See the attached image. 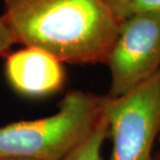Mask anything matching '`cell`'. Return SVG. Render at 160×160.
I'll list each match as a JSON object with an SVG mask.
<instances>
[{
	"label": "cell",
	"mask_w": 160,
	"mask_h": 160,
	"mask_svg": "<svg viewBox=\"0 0 160 160\" xmlns=\"http://www.w3.org/2000/svg\"><path fill=\"white\" fill-rule=\"evenodd\" d=\"M16 44L70 65L106 63L120 22L102 0H1Z\"/></svg>",
	"instance_id": "1"
},
{
	"label": "cell",
	"mask_w": 160,
	"mask_h": 160,
	"mask_svg": "<svg viewBox=\"0 0 160 160\" xmlns=\"http://www.w3.org/2000/svg\"><path fill=\"white\" fill-rule=\"evenodd\" d=\"M103 96L70 91L49 117L0 127V158L62 160L95 129Z\"/></svg>",
	"instance_id": "2"
},
{
	"label": "cell",
	"mask_w": 160,
	"mask_h": 160,
	"mask_svg": "<svg viewBox=\"0 0 160 160\" xmlns=\"http://www.w3.org/2000/svg\"><path fill=\"white\" fill-rule=\"evenodd\" d=\"M102 112L112 140L110 160H155L160 133V69L120 97L103 96Z\"/></svg>",
	"instance_id": "3"
},
{
	"label": "cell",
	"mask_w": 160,
	"mask_h": 160,
	"mask_svg": "<svg viewBox=\"0 0 160 160\" xmlns=\"http://www.w3.org/2000/svg\"><path fill=\"white\" fill-rule=\"evenodd\" d=\"M110 74L108 97H120L160 69V12H134L120 30L105 63Z\"/></svg>",
	"instance_id": "4"
},
{
	"label": "cell",
	"mask_w": 160,
	"mask_h": 160,
	"mask_svg": "<svg viewBox=\"0 0 160 160\" xmlns=\"http://www.w3.org/2000/svg\"><path fill=\"white\" fill-rule=\"evenodd\" d=\"M9 86L26 98H45L60 92L66 83L63 62L43 49L23 46L4 56Z\"/></svg>",
	"instance_id": "5"
},
{
	"label": "cell",
	"mask_w": 160,
	"mask_h": 160,
	"mask_svg": "<svg viewBox=\"0 0 160 160\" xmlns=\"http://www.w3.org/2000/svg\"><path fill=\"white\" fill-rule=\"evenodd\" d=\"M108 137V123L102 112L101 119L92 133L62 160H104L102 156V148Z\"/></svg>",
	"instance_id": "6"
},
{
	"label": "cell",
	"mask_w": 160,
	"mask_h": 160,
	"mask_svg": "<svg viewBox=\"0 0 160 160\" xmlns=\"http://www.w3.org/2000/svg\"><path fill=\"white\" fill-rule=\"evenodd\" d=\"M108 9L121 23L133 14L134 0H102Z\"/></svg>",
	"instance_id": "7"
},
{
	"label": "cell",
	"mask_w": 160,
	"mask_h": 160,
	"mask_svg": "<svg viewBox=\"0 0 160 160\" xmlns=\"http://www.w3.org/2000/svg\"><path fill=\"white\" fill-rule=\"evenodd\" d=\"M15 44V39L4 18L2 17V15H0V57H4Z\"/></svg>",
	"instance_id": "8"
},
{
	"label": "cell",
	"mask_w": 160,
	"mask_h": 160,
	"mask_svg": "<svg viewBox=\"0 0 160 160\" xmlns=\"http://www.w3.org/2000/svg\"><path fill=\"white\" fill-rule=\"evenodd\" d=\"M140 12H160V0H134L133 14Z\"/></svg>",
	"instance_id": "9"
},
{
	"label": "cell",
	"mask_w": 160,
	"mask_h": 160,
	"mask_svg": "<svg viewBox=\"0 0 160 160\" xmlns=\"http://www.w3.org/2000/svg\"><path fill=\"white\" fill-rule=\"evenodd\" d=\"M0 160H33L28 158H17V157H8V158H0Z\"/></svg>",
	"instance_id": "10"
},
{
	"label": "cell",
	"mask_w": 160,
	"mask_h": 160,
	"mask_svg": "<svg viewBox=\"0 0 160 160\" xmlns=\"http://www.w3.org/2000/svg\"><path fill=\"white\" fill-rule=\"evenodd\" d=\"M156 157H157L159 160H160V153H159V154H157V155H156Z\"/></svg>",
	"instance_id": "11"
},
{
	"label": "cell",
	"mask_w": 160,
	"mask_h": 160,
	"mask_svg": "<svg viewBox=\"0 0 160 160\" xmlns=\"http://www.w3.org/2000/svg\"><path fill=\"white\" fill-rule=\"evenodd\" d=\"M155 160H159V159H158V158H157V157H156V156H155Z\"/></svg>",
	"instance_id": "12"
},
{
	"label": "cell",
	"mask_w": 160,
	"mask_h": 160,
	"mask_svg": "<svg viewBox=\"0 0 160 160\" xmlns=\"http://www.w3.org/2000/svg\"><path fill=\"white\" fill-rule=\"evenodd\" d=\"M158 140H160V133H159V137H158Z\"/></svg>",
	"instance_id": "13"
}]
</instances>
